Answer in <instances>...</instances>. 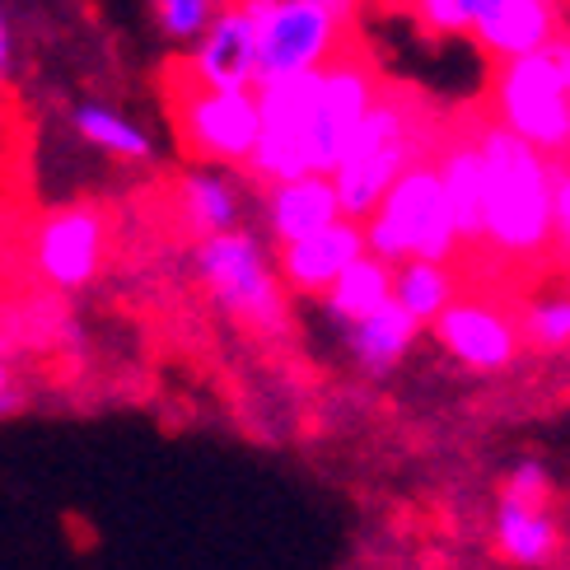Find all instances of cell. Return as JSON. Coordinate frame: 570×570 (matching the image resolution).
<instances>
[{"instance_id":"20","label":"cell","mask_w":570,"mask_h":570,"mask_svg":"<svg viewBox=\"0 0 570 570\" xmlns=\"http://www.w3.org/2000/svg\"><path fill=\"white\" fill-rule=\"evenodd\" d=\"M70 127H76V136L85 140L89 150H99L108 159H122V164L155 159L150 131L140 122H131L127 112H117L112 104H80L76 112H70Z\"/></svg>"},{"instance_id":"27","label":"cell","mask_w":570,"mask_h":570,"mask_svg":"<svg viewBox=\"0 0 570 570\" xmlns=\"http://www.w3.org/2000/svg\"><path fill=\"white\" fill-rule=\"evenodd\" d=\"M23 407H29V384H23L19 365L10 361L6 351H0V425L14 421Z\"/></svg>"},{"instance_id":"29","label":"cell","mask_w":570,"mask_h":570,"mask_svg":"<svg viewBox=\"0 0 570 570\" xmlns=\"http://www.w3.org/2000/svg\"><path fill=\"white\" fill-rule=\"evenodd\" d=\"M552 52V61H557V70H561V80H566V89H570V33H557V42L548 47Z\"/></svg>"},{"instance_id":"30","label":"cell","mask_w":570,"mask_h":570,"mask_svg":"<svg viewBox=\"0 0 570 570\" xmlns=\"http://www.w3.org/2000/svg\"><path fill=\"white\" fill-rule=\"evenodd\" d=\"M318 6H327V10L337 14V19H351L355 10H361V0H318Z\"/></svg>"},{"instance_id":"3","label":"cell","mask_w":570,"mask_h":570,"mask_svg":"<svg viewBox=\"0 0 570 570\" xmlns=\"http://www.w3.org/2000/svg\"><path fill=\"white\" fill-rule=\"evenodd\" d=\"M193 272L202 281V291L210 295V304L229 323L263 332V337H276L291 323L285 281L257 234L229 229V234H216V239H202L193 253Z\"/></svg>"},{"instance_id":"9","label":"cell","mask_w":570,"mask_h":570,"mask_svg":"<svg viewBox=\"0 0 570 570\" xmlns=\"http://www.w3.org/2000/svg\"><path fill=\"white\" fill-rule=\"evenodd\" d=\"M314 104H318V70L304 76H285L272 85H257V108H263V136L248 159V174L257 183H295L304 174H314Z\"/></svg>"},{"instance_id":"10","label":"cell","mask_w":570,"mask_h":570,"mask_svg":"<svg viewBox=\"0 0 570 570\" xmlns=\"http://www.w3.org/2000/svg\"><path fill=\"white\" fill-rule=\"evenodd\" d=\"M379 94H384L379 70L361 52H351V47H342V52L318 70L314 136H308V150H314V174H323V178L337 174L351 136L361 131L370 108L379 104Z\"/></svg>"},{"instance_id":"6","label":"cell","mask_w":570,"mask_h":570,"mask_svg":"<svg viewBox=\"0 0 570 570\" xmlns=\"http://www.w3.org/2000/svg\"><path fill=\"white\" fill-rule=\"evenodd\" d=\"M174 127L187 155L210 169H248V159L263 136V108L257 89H210L187 80L174 99Z\"/></svg>"},{"instance_id":"2","label":"cell","mask_w":570,"mask_h":570,"mask_svg":"<svg viewBox=\"0 0 570 570\" xmlns=\"http://www.w3.org/2000/svg\"><path fill=\"white\" fill-rule=\"evenodd\" d=\"M416 159H425V117L412 94L384 89L379 104L370 108V117L361 122V131L351 136L337 174H332L342 216L365 225L379 210V202L389 197V187L407 174Z\"/></svg>"},{"instance_id":"11","label":"cell","mask_w":570,"mask_h":570,"mask_svg":"<svg viewBox=\"0 0 570 570\" xmlns=\"http://www.w3.org/2000/svg\"><path fill=\"white\" fill-rule=\"evenodd\" d=\"M431 327H435L440 346L454 355L459 365L482 370V374L510 370L519 346H524L519 342V323L491 299H454Z\"/></svg>"},{"instance_id":"16","label":"cell","mask_w":570,"mask_h":570,"mask_svg":"<svg viewBox=\"0 0 570 570\" xmlns=\"http://www.w3.org/2000/svg\"><path fill=\"white\" fill-rule=\"evenodd\" d=\"M267 234L285 248V244H299L308 234H318L327 225L342 220V202H337V187L323 174H304L295 183H276L267 187Z\"/></svg>"},{"instance_id":"12","label":"cell","mask_w":570,"mask_h":570,"mask_svg":"<svg viewBox=\"0 0 570 570\" xmlns=\"http://www.w3.org/2000/svg\"><path fill=\"white\" fill-rule=\"evenodd\" d=\"M187 80L210 89H257V19L244 0L225 6L187 52Z\"/></svg>"},{"instance_id":"5","label":"cell","mask_w":570,"mask_h":570,"mask_svg":"<svg viewBox=\"0 0 570 570\" xmlns=\"http://www.w3.org/2000/svg\"><path fill=\"white\" fill-rule=\"evenodd\" d=\"M112 225L94 202L57 206L29 229V272L42 291L80 295L104 276Z\"/></svg>"},{"instance_id":"22","label":"cell","mask_w":570,"mask_h":570,"mask_svg":"<svg viewBox=\"0 0 570 570\" xmlns=\"http://www.w3.org/2000/svg\"><path fill=\"white\" fill-rule=\"evenodd\" d=\"M454 272H449L444 263H402L393 267V304L407 308V314L431 327L449 304H454Z\"/></svg>"},{"instance_id":"8","label":"cell","mask_w":570,"mask_h":570,"mask_svg":"<svg viewBox=\"0 0 570 570\" xmlns=\"http://www.w3.org/2000/svg\"><path fill=\"white\" fill-rule=\"evenodd\" d=\"M495 122L542 155H570V89L552 52L501 61L495 76Z\"/></svg>"},{"instance_id":"4","label":"cell","mask_w":570,"mask_h":570,"mask_svg":"<svg viewBox=\"0 0 570 570\" xmlns=\"http://www.w3.org/2000/svg\"><path fill=\"white\" fill-rule=\"evenodd\" d=\"M365 244L374 257H384L389 267H402V263H444L449 267V257L463 244H459L454 210H449L435 159H416L412 169L389 187V197L379 202V210L365 220Z\"/></svg>"},{"instance_id":"17","label":"cell","mask_w":570,"mask_h":570,"mask_svg":"<svg viewBox=\"0 0 570 570\" xmlns=\"http://www.w3.org/2000/svg\"><path fill=\"white\" fill-rule=\"evenodd\" d=\"M178 220L187 225V234L202 244V239H216V234H229V229H244V197L234 178L225 169H187L178 178Z\"/></svg>"},{"instance_id":"15","label":"cell","mask_w":570,"mask_h":570,"mask_svg":"<svg viewBox=\"0 0 570 570\" xmlns=\"http://www.w3.org/2000/svg\"><path fill=\"white\" fill-rule=\"evenodd\" d=\"M435 169H440V183H444L449 210H454L459 244H468V248L482 244L487 239V159H482V146H478V131L444 140Z\"/></svg>"},{"instance_id":"13","label":"cell","mask_w":570,"mask_h":570,"mask_svg":"<svg viewBox=\"0 0 570 570\" xmlns=\"http://www.w3.org/2000/svg\"><path fill=\"white\" fill-rule=\"evenodd\" d=\"M370 253L365 244V225L361 220H337L318 234H308L299 244H285L276 253V272L285 281V291L295 295H327L332 285H337L361 257Z\"/></svg>"},{"instance_id":"26","label":"cell","mask_w":570,"mask_h":570,"mask_svg":"<svg viewBox=\"0 0 570 570\" xmlns=\"http://www.w3.org/2000/svg\"><path fill=\"white\" fill-rule=\"evenodd\" d=\"M501 501H505V505L548 510V501H552V478H548V468H542V463H514V468L505 472Z\"/></svg>"},{"instance_id":"1","label":"cell","mask_w":570,"mask_h":570,"mask_svg":"<svg viewBox=\"0 0 570 570\" xmlns=\"http://www.w3.org/2000/svg\"><path fill=\"white\" fill-rule=\"evenodd\" d=\"M487 159V248L505 263H538L557 244V169L552 159L519 140L501 122L478 127Z\"/></svg>"},{"instance_id":"19","label":"cell","mask_w":570,"mask_h":570,"mask_svg":"<svg viewBox=\"0 0 570 570\" xmlns=\"http://www.w3.org/2000/svg\"><path fill=\"white\" fill-rule=\"evenodd\" d=\"M495 552L519 570H538L561 552V529L552 510H529V505H505L495 510Z\"/></svg>"},{"instance_id":"18","label":"cell","mask_w":570,"mask_h":570,"mask_svg":"<svg viewBox=\"0 0 570 570\" xmlns=\"http://www.w3.org/2000/svg\"><path fill=\"white\" fill-rule=\"evenodd\" d=\"M416 332H421V323L407 314V308L384 304L379 314L351 323V337L346 342H351L355 365H361L365 374H374V379H384V374H393L402 365V355L412 351Z\"/></svg>"},{"instance_id":"24","label":"cell","mask_w":570,"mask_h":570,"mask_svg":"<svg viewBox=\"0 0 570 570\" xmlns=\"http://www.w3.org/2000/svg\"><path fill=\"white\" fill-rule=\"evenodd\" d=\"M150 6L159 33L169 42H197L210 29V19L225 10V0H150Z\"/></svg>"},{"instance_id":"14","label":"cell","mask_w":570,"mask_h":570,"mask_svg":"<svg viewBox=\"0 0 570 570\" xmlns=\"http://www.w3.org/2000/svg\"><path fill=\"white\" fill-rule=\"evenodd\" d=\"M557 33H561L557 0H495V6L472 23V38H478V47L495 61L548 52Z\"/></svg>"},{"instance_id":"23","label":"cell","mask_w":570,"mask_h":570,"mask_svg":"<svg viewBox=\"0 0 570 570\" xmlns=\"http://www.w3.org/2000/svg\"><path fill=\"white\" fill-rule=\"evenodd\" d=\"M519 342L533 351H570V295H542L519 318Z\"/></svg>"},{"instance_id":"28","label":"cell","mask_w":570,"mask_h":570,"mask_svg":"<svg viewBox=\"0 0 570 570\" xmlns=\"http://www.w3.org/2000/svg\"><path fill=\"white\" fill-rule=\"evenodd\" d=\"M14 70V33H10V14H6V0H0V85L10 80Z\"/></svg>"},{"instance_id":"21","label":"cell","mask_w":570,"mask_h":570,"mask_svg":"<svg viewBox=\"0 0 570 570\" xmlns=\"http://www.w3.org/2000/svg\"><path fill=\"white\" fill-rule=\"evenodd\" d=\"M327 314L342 318V323H361L370 314H379L384 304H393V267L384 263V257L365 253L361 263H355L332 291L323 295Z\"/></svg>"},{"instance_id":"7","label":"cell","mask_w":570,"mask_h":570,"mask_svg":"<svg viewBox=\"0 0 570 570\" xmlns=\"http://www.w3.org/2000/svg\"><path fill=\"white\" fill-rule=\"evenodd\" d=\"M244 6L257 19V85L323 70L342 52L346 19L318 0H244Z\"/></svg>"},{"instance_id":"25","label":"cell","mask_w":570,"mask_h":570,"mask_svg":"<svg viewBox=\"0 0 570 570\" xmlns=\"http://www.w3.org/2000/svg\"><path fill=\"white\" fill-rule=\"evenodd\" d=\"M495 0H416V14L431 33H472V23H478Z\"/></svg>"}]
</instances>
